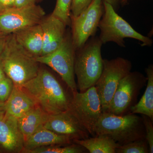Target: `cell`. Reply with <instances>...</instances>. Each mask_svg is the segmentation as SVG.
<instances>
[{
    "mask_svg": "<svg viewBox=\"0 0 153 153\" xmlns=\"http://www.w3.org/2000/svg\"><path fill=\"white\" fill-rule=\"evenodd\" d=\"M103 12L102 0H92L87 8L78 16L70 17L72 44L76 51L82 48L89 38L95 36Z\"/></svg>",
    "mask_w": 153,
    "mask_h": 153,
    "instance_id": "30bf717a",
    "label": "cell"
},
{
    "mask_svg": "<svg viewBox=\"0 0 153 153\" xmlns=\"http://www.w3.org/2000/svg\"><path fill=\"white\" fill-rule=\"evenodd\" d=\"M10 34H7L0 31V55L5 47Z\"/></svg>",
    "mask_w": 153,
    "mask_h": 153,
    "instance_id": "f1b7e54d",
    "label": "cell"
},
{
    "mask_svg": "<svg viewBox=\"0 0 153 153\" xmlns=\"http://www.w3.org/2000/svg\"><path fill=\"white\" fill-rule=\"evenodd\" d=\"M0 62L6 76L18 87L34 78L40 69L36 58L18 43L13 34L9 35Z\"/></svg>",
    "mask_w": 153,
    "mask_h": 153,
    "instance_id": "7a4b0ae2",
    "label": "cell"
},
{
    "mask_svg": "<svg viewBox=\"0 0 153 153\" xmlns=\"http://www.w3.org/2000/svg\"><path fill=\"white\" fill-rule=\"evenodd\" d=\"M53 145L36 148L25 152L28 153H81L87 150L79 144Z\"/></svg>",
    "mask_w": 153,
    "mask_h": 153,
    "instance_id": "44dd1931",
    "label": "cell"
},
{
    "mask_svg": "<svg viewBox=\"0 0 153 153\" xmlns=\"http://www.w3.org/2000/svg\"><path fill=\"white\" fill-rule=\"evenodd\" d=\"M73 140L70 137L60 134L41 127L25 142L23 152L53 145H70Z\"/></svg>",
    "mask_w": 153,
    "mask_h": 153,
    "instance_id": "2e32d148",
    "label": "cell"
},
{
    "mask_svg": "<svg viewBox=\"0 0 153 153\" xmlns=\"http://www.w3.org/2000/svg\"><path fill=\"white\" fill-rule=\"evenodd\" d=\"M24 145L18 119L0 110V146L7 152H19L24 150Z\"/></svg>",
    "mask_w": 153,
    "mask_h": 153,
    "instance_id": "4fadbf2b",
    "label": "cell"
},
{
    "mask_svg": "<svg viewBox=\"0 0 153 153\" xmlns=\"http://www.w3.org/2000/svg\"><path fill=\"white\" fill-rule=\"evenodd\" d=\"M43 32V49L41 56L48 55L60 47L66 36V25L51 14L40 24Z\"/></svg>",
    "mask_w": 153,
    "mask_h": 153,
    "instance_id": "5bb4252c",
    "label": "cell"
},
{
    "mask_svg": "<svg viewBox=\"0 0 153 153\" xmlns=\"http://www.w3.org/2000/svg\"><path fill=\"white\" fill-rule=\"evenodd\" d=\"M13 87V81L7 76L0 81V102L5 103L8 100Z\"/></svg>",
    "mask_w": 153,
    "mask_h": 153,
    "instance_id": "cb8c5ba5",
    "label": "cell"
},
{
    "mask_svg": "<svg viewBox=\"0 0 153 153\" xmlns=\"http://www.w3.org/2000/svg\"><path fill=\"white\" fill-rule=\"evenodd\" d=\"M15 7V0H0V12Z\"/></svg>",
    "mask_w": 153,
    "mask_h": 153,
    "instance_id": "4316f807",
    "label": "cell"
},
{
    "mask_svg": "<svg viewBox=\"0 0 153 153\" xmlns=\"http://www.w3.org/2000/svg\"><path fill=\"white\" fill-rule=\"evenodd\" d=\"M18 43L30 55L37 58L42 55L43 32L40 24L13 33Z\"/></svg>",
    "mask_w": 153,
    "mask_h": 153,
    "instance_id": "e0dca14e",
    "label": "cell"
},
{
    "mask_svg": "<svg viewBox=\"0 0 153 153\" xmlns=\"http://www.w3.org/2000/svg\"><path fill=\"white\" fill-rule=\"evenodd\" d=\"M73 143L82 146L90 153H115L117 148L120 146L112 138L104 135L75 140Z\"/></svg>",
    "mask_w": 153,
    "mask_h": 153,
    "instance_id": "ffe728a7",
    "label": "cell"
},
{
    "mask_svg": "<svg viewBox=\"0 0 153 153\" xmlns=\"http://www.w3.org/2000/svg\"><path fill=\"white\" fill-rule=\"evenodd\" d=\"M5 103L0 102V110L4 108V105Z\"/></svg>",
    "mask_w": 153,
    "mask_h": 153,
    "instance_id": "d6a6232c",
    "label": "cell"
},
{
    "mask_svg": "<svg viewBox=\"0 0 153 153\" xmlns=\"http://www.w3.org/2000/svg\"><path fill=\"white\" fill-rule=\"evenodd\" d=\"M143 123L144 125L146 131V140L149 149V153H153V121L147 116L142 114Z\"/></svg>",
    "mask_w": 153,
    "mask_h": 153,
    "instance_id": "d4e9b609",
    "label": "cell"
},
{
    "mask_svg": "<svg viewBox=\"0 0 153 153\" xmlns=\"http://www.w3.org/2000/svg\"><path fill=\"white\" fill-rule=\"evenodd\" d=\"M43 127L56 133L68 136L73 140L85 139L90 135L86 129L69 110L48 115Z\"/></svg>",
    "mask_w": 153,
    "mask_h": 153,
    "instance_id": "7c38bea8",
    "label": "cell"
},
{
    "mask_svg": "<svg viewBox=\"0 0 153 153\" xmlns=\"http://www.w3.org/2000/svg\"><path fill=\"white\" fill-rule=\"evenodd\" d=\"M103 5L104 12L98 25L100 31L99 38L102 44L114 42L120 47H125L124 39L130 38L140 41L143 46H152V39L136 31L111 5L104 1Z\"/></svg>",
    "mask_w": 153,
    "mask_h": 153,
    "instance_id": "5b68a950",
    "label": "cell"
},
{
    "mask_svg": "<svg viewBox=\"0 0 153 153\" xmlns=\"http://www.w3.org/2000/svg\"><path fill=\"white\" fill-rule=\"evenodd\" d=\"M37 105L34 99L23 88L14 85L3 109L7 114L18 119Z\"/></svg>",
    "mask_w": 153,
    "mask_h": 153,
    "instance_id": "9a60e30c",
    "label": "cell"
},
{
    "mask_svg": "<svg viewBox=\"0 0 153 153\" xmlns=\"http://www.w3.org/2000/svg\"><path fill=\"white\" fill-rule=\"evenodd\" d=\"M94 132L96 136L110 137L120 146L146 139L142 117L134 114L121 116L102 113L94 126Z\"/></svg>",
    "mask_w": 153,
    "mask_h": 153,
    "instance_id": "3957f363",
    "label": "cell"
},
{
    "mask_svg": "<svg viewBox=\"0 0 153 153\" xmlns=\"http://www.w3.org/2000/svg\"><path fill=\"white\" fill-rule=\"evenodd\" d=\"M131 62L123 57L103 59L102 72L95 85L102 112L107 109L120 82L131 71Z\"/></svg>",
    "mask_w": 153,
    "mask_h": 153,
    "instance_id": "8992f818",
    "label": "cell"
},
{
    "mask_svg": "<svg viewBox=\"0 0 153 153\" xmlns=\"http://www.w3.org/2000/svg\"><path fill=\"white\" fill-rule=\"evenodd\" d=\"M22 88L48 114L69 109L72 96H68L60 81L46 69H39L37 75Z\"/></svg>",
    "mask_w": 153,
    "mask_h": 153,
    "instance_id": "6da1fadb",
    "label": "cell"
},
{
    "mask_svg": "<svg viewBox=\"0 0 153 153\" xmlns=\"http://www.w3.org/2000/svg\"><path fill=\"white\" fill-rule=\"evenodd\" d=\"M48 115L37 105L18 119V124L24 137L25 143L31 135L43 126Z\"/></svg>",
    "mask_w": 153,
    "mask_h": 153,
    "instance_id": "ac0fdd59",
    "label": "cell"
},
{
    "mask_svg": "<svg viewBox=\"0 0 153 153\" xmlns=\"http://www.w3.org/2000/svg\"><path fill=\"white\" fill-rule=\"evenodd\" d=\"M39 1V0H38V1Z\"/></svg>",
    "mask_w": 153,
    "mask_h": 153,
    "instance_id": "836d02e7",
    "label": "cell"
},
{
    "mask_svg": "<svg viewBox=\"0 0 153 153\" xmlns=\"http://www.w3.org/2000/svg\"><path fill=\"white\" fill-rule=\"evenodd\" d=\"M38 0H15V7L22 8L34 5Z\"/></svg>",
    "mask_w": 153,
    "mask_h": 153,
    "instance_id": "83f0119b",
    "label": "cell"
},
{
    "mask_svg": "<svg viewBox=\"0 0 153 153\" xmlns=\"http://www.w3.org/2000/svg\"><path fill=\"white\" fill-rule=\"evenodd\" d=\"M92 0H72L70 17H75L87 8Z\"/></svg>",
    "mask_w": 153,
    "mask_h": 153,
    "instance_id": "484cf974",
    "label": "cell"
},
{
    "mask_svg": "<svg viewBox=\"0 0 153 153\" xmlns=\"http://www.w3.org/2000/svg\"><path fill=\"white\" fill-rule=\"evenodd\" d=\"M45 13L40 6L14 7L0 12V31L7 34L39 25Z\"/></svg>",
    "mask_w": 153,
    "mask_h": 153,
    "instance_id": "8fae6325",
    "label": "cell"
},
{
    "mask_svg": "<svg viewBox=\"0 0 153 153\" xmlns=\"http://www.w3.org/2000/svg\"><path fill=\"white\" fill-rule=\"evenodd\" d=\"M102 1L111 5L116 11L118 8L119 6L120 2V0H102Z\"/></svg>",
    "mask_w": 153,
    "mask_h": 153,
    "instance_id": "f546056e",
    "label": "cell"
},
{
    "mask_svg": "<svg viewBox=\"0 0 153 153\" xmlns=\"http://www.w3.org/2000/svg\"><path fill=\"white\" fill-rule=\"evenodd\" d=\"M69 111L75 116L92 137L94 128L102 113L100 99L95 86L83 92H72Z\"/></svg>",
    "mask_w": 153,
    "mask_h": 153,
    "instance_id": "9c48e42d",
    "label": "cell"
},
{
    "mask_svg": "<svg viewBox=\"0 0 153 153\" xmlns=\"http://www.w3.org/2000/svg\"><path fill=\"white\" fill-rule=\"evenodd\" d=\"M72 0H57L52 15L58 18L66 25L71 24L70 13Z\"/></svg>",
    "mask_w": 153,
    "mask_h": 153,
    "instance_id": "7402d4cb",
    "label": "cell"
},
{
    "mask_svg": "<svg viewBox=\"0 0 153 153\" xmlns=\"http://www.w3.org/2000/svg\"><path fill=\"white\" fill-rule=\"evenodd\" d=\"M102 44L98 36H93L75 52L74 73L77 78V88L80 92L95 86L100 77L103 68Z\"/></svg>",
    "mask_w": 153,
    "mask_h": 153,
    "instance_id": "277c9868",
    "label": "cell"
},
{
    "mask_svg": "<svg viewBox=\"0 0 153 153\" xmlns=\"http://www.w3.org/2000/svg\"><path fill=\"white\" fill-rule=\"evenodd\" d=\"M75 52L71 36L66 35L62 44L55 51L36 58L38 63L54 69L72 92L77 91L74 73Z\"/></svg>",
    "mask_w": 153,
    "mask_h": 153,
    "instance_id": "52a82bcc",
    "label": "cell"
},
{
    "mask_svg": "<svg viewBox=\"0 0 153 153\" xmlns=\"http://www.w3.org/2000/svg\"><path fill=\"white\" fill-rule=\"evenodd\" d=\"M146 88L140 101L132 107L130 113L147 116L153 121V66L151 64L146 68Z\"/></svg>",
    "mask_w": 153,
    "mask_h": 153,
    "instance_id": "d6986e66",
    "label": "cell"
},
{
    "mask_svg": "<svg viewBox=\"0 0 153 153\" xmlns=\"http://www.w3.org/2000/svg\"><path fill=\"white\" fill-rule=\"evenodd\" d=\"M6 76H6L4 71V69H3L1 63L0 62V81L4 78Z\"/></svg>",
    "mask_w": 153,
    "mask_h": 153,
    "instance_id": "4dcf8cb0",
    "label": "cell"
},
{
    "mask_svg": "<svg viewBox=\"0 0 153 153\" xmlns=\"http://www.w3.org/2000/svg\"><path fill=\"white\" fill-rule=\"evenodd\" d=\"M129 1V0H120V4L122 6L125 5L127 4L128 2Z\"/></svg>",
    "mask_w": 153,
    "mask_h": 153,
    "instance_id": "1f68e13d",
    "label": "cell"
},
{
    "mask_svg": "<svg viewBox=\"0 0 153 153\" xmlns=\"http://www.w3.org/2000/svg\"><path fill=\"white\" fill-rule=\"evenodd\" d=\"M147 80V77L140 72H130L120 82L105 112L121 116L130 113Z\"/></svg>",
    "mask_w": 153,
    "mask_h": 153,
    "instance_id": "ba28073f",
    "label": "cell"
},
{
    "mask_svg": "<svg viewBox=\"0 0 153 153\" xmlns=\"http://www.w3.org/2000/svg\"><path fill=\"white\" fill-rule=\"evenodd\" d=\"M149 153V145L146 139L137 140L117 148L115 153Z\"/></svg>",
    "mask_w": 153,
    "mask_h": 153,
    "instance_id": "603a6c76",
    "label": "cell"
}]
</instances>
